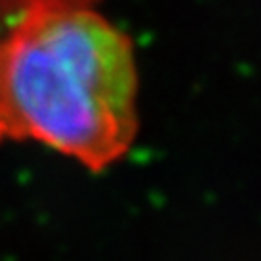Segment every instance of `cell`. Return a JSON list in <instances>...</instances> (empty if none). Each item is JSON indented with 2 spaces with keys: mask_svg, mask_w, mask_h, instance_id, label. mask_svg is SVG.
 Returning a JSON list of instances; mask_svg holds the SVG:
<instances>
[{
  "mask_svg": "<svg viewBox=\"0 0 261 261\" xmlns=\"http://www.w3.org/2000/svg\"><path fill=\"white\" fill-rule=\"evenodd\" d=\"M97 0H0V144L37 140L91 171L138 132L134 45Z\"/></svg>",
  "mask_w": 261,
  "mask_h": 261,
  "instance_id": "6da1fadb",
  "label": "cell"
}]
</instances>
